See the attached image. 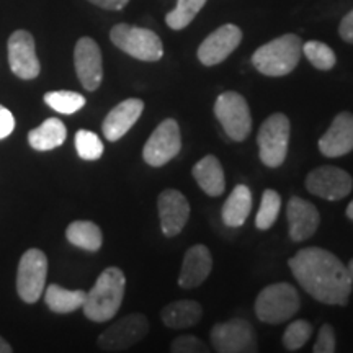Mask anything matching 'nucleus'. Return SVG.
<instances>
[{"instance_id":"1a4fd4ad","label":"nucleus","mask_w":353,"mask_h":353,"mask_svg":"<svg viewBox=\"0 0 353 353\" xmlns=\"http://www.w3.org/2000/svg\"><path fill=\"white\" fill-rule=\"evenodd\" d=\"M149 332V321L144 314L134 312L121 317L113 322L110 327L100 334L99 343L100 350L105 352H125L128 348L143 341Z\"/></svg>"},{"instance_id":"f03ea898","label":"nucleus","mask_w":353,"mask_h":353,"mask_svg":"<svg viewBox=\"0 0 353 353\" xmlns=\"http://www.w3.org/2000/svg\"><path fill=\"white\" fill-rule=\"evenodd\" d=\"M126 278L121 268L108 267L100 273L95 285L85 294L83 314L94 322H105L113 319L120 311L125 298Z\"/></svg>"},{"instance_id":"4be33fe9","label":"nucleus","mask_w":353,"mask_h":353,"mask_svg":"<svg viewBox=\"0 0 353 353\" xmlns=\"http://www.w3.org/2000/svg\"><path fill=\"white\" fill-rule=\"evenodd\" d=\"M203 316V309L196 301L192 299H180L162 309V321L167 327L180 330L188 329L198 324Z\"/></svg>"},{"instance_id":"72a5a7b5","label":"nucleus","mask_w":353,"mask_h":353,"mask_svg":"<svg viewBox=\"0 0 353 353\" xmlns=\"http://www.w3.org/2000/svg\"><path fill=\"white\" fill-rule=\"evenodd\" d=\"M314 353H334L335 352V332L330 324H324L319 329V335L312 348Z\"/></svg>"},{"instance_id":"9b49d317","label":"nucleus","mask_w":353,"mask_h":353,"mask_svg":"<svg viewBox=\"0 0 353 353\" xmlns=\"http://www.w3.org/2000/svg\"><path fill=\"white\" fill-rule=\"evenodd\" d=\"M211 343L219 353H255L257 337L254 327L244 319L219 322L211 329Z\"/></svg>"},{"instance_id":"7c9ffc66","label":"nucleus","mask_w":353,"mask_h":353,"mask_svg":"<svg viewBox=\"0 0 353 353\" xmlns=\"http://www.w3.org/2000/svg\"><path fill=\"white\" fill-rule=\"evenodd\" d=\"M76 149L79 157L83 159V161H99V159L103 156V143L95 132L88 130H81L76 132Z\"/></svg>"},{"instance_id":"ea45409f","label":"nucleus","mask_w":353,"mask_h":353,"mask_svg":"<svg viewBox=\"0 0 353 353\" xmlns=\"http://www.w3.org/2000/svg\"><path fill=\"white\" fill-rule=\"evenodd\" d=\"M348 273H350V278H352V281H353V259L350 260V263H348Z\"/></svg>"},{"instance_id":"2f4dec72","label":"nucleus","mask_w":353,"mask_h":353,"mask_svg":"<svg viewBox=\"0 0 353 353\" xmlns=\"http://www.w3.org/2000/svg\"><path fill=\"white\" fill-rule=\"evenodd\" d=\"M312 330L314 329H312L311 322L304 319L291 322L283 334V345L286 350L296 352L301 347L306 345L309 339H311Z\"/></svg>"},{"instance_id":"6e6552de","label":"nucleus","mask_w":353,"mask_h":353,"mask_svg":"<svg viewBox=\"0 0 353 353\" xmlns=\"http://www.w3.org/2000/svg\"><path fill=\"white\" fill-rule=\"evenodd\" d=\"M48 276V257L43 250L30 249L21 255L17 272V291L25 303L34 304L43 294Z\"/></svg>"},{"instance_id":"c9c22d12","label":"nucleus","mask_w":353,"mask_h":353,"mask_svg":"<svg viewBox=\"0 0 353 353\" xmlns=\"http://www.w3.org/2000/svg\"><path fill=\"white\" fill-rule=\"evenodd\" d=\"M339 33H341V38L343 41L353 44V10L343 17L341 26H339Z\"/></svg>"},{"instance_id":"58836bf2","label":"nucleus","mask_w":353,"mask_h":353,"mask_svg":"<svg viewBox=\"0 0 353 353\" xmlns=\"http://www.w3.org/2000/svg\"><path fill=\"white\" fill-rule=\"evenodd\" d=\"M345 213H347V216H348V218H350V219L353 221V200H352V203H350V205H348V206H347V211H345Z\"/></svg>"},{"instance_id":"f257e3e1","label":"nucleus","mask_w":353,"mask_h":353,"mask_svg":"<svg viewBox=\"0 0 353 353\" xmlns=\"http://www.w3.org/2000/svg\"><path fill=\"white\" fill-rule=\"evenodd\" d=\"M294 278L312 298L332 306H345L352 293L348 268L329 250L306 247L288 260Z\"/></svg>"},{"instance_id":"4468645a","label":"nucleus","mask_w":353,"mask_h":353,"mask_svg":"<svg viewBox=\"0 0 353 353\" xmlns=\"http://www.w3.org/2000/svg\"><path fill=\"white\" fill-rule=\"evenodd\" d=\"M74 65L82 87L88 92H95L103 81V61L95 39L88 37L79 39L74 50Z\"/></svg>"},{"instance_id":"f704fd0d","label":"nucleus","mask_w":353,"mask_h":353,"mask_svg":"<svg viewBox=\"0 0 353 353\" xmlns=\"http://www.w3.org/2000/svg\"><path fill=\"white\" fill-rule=\"evenodd\" d=\"M15 130V117L10 110L0 105V139H6Z\"/></svg>"},{"instance_id":"39448f33","label":"nucleus","mask_w":353,"mask_h":353,"mask_svg":"<svg viewBox=\"0 0 353 353\" xmlns=\"http://www.w3.org/2000/svg\"><path fill=\"white\" fill-rule=\"evenodd\" d=\"M110 39L118 50L134 59L145 61V63H156L164 56V46H162L161 38L152 30L120 23L112 28Z\"/></svg>"},{"instance_id":"412c9836","label":"nucleus","mask_w":353,"mask_h":353,"mask_svg":"<svg viewBox=\"0 0 353 353\" xmlns=\"http://www.w3.org/2000/svg\"><path fill=\"white\" fill-rule=\"evenodd\" d=\"M196 183L206 195L221 196L226 188V179H224V170L221 165L219 159L216 156H205L198 161L192 170Z\"/></svg>"},{"instance_id":"6ab92c4d","label":"nucleus","mask_w":353,"mask_h":353,"mask_svg":"<svg viewBox=\"0 0 353 353\" xmlns=\"http://www.w3.org/2000/svg\"><path fill=\"white\" fill-rule=\"evenodd\" d=\"M144 112V101L139 99H126L121 103H118L112 112L107 114V118L103 120L101 125V131L103 136L108 141L121 139L132 126L136 125V121L139 120V117Z\"/></svg>"},{"instance_id":"bb28decb","label":"nucleus","mask_w":353,"mask_h":353,"mask_svg":"<svg viewBox=\"0 0 353 353\" xmlns=\"http://www.w3.org/2000/svg\"><path fill=\"white\" fill-rule=\"evenodd\" d=\"M206 0H176V6L172 12L167 13L165 23L169 28L179 30L187 28V26L195 20V17L205 7Z\"/></svg>"},{"instance_id":"7ed1b4c3","label":"nucleus","mask_w":353,"mask_h":353,"mask_svg":"<svg viewBox=\"0 0 353 353\" xmlns=\"http://www.w3.org/2000/svg\"><path fill=\"white\" fill-rule=\"evenodd\" d=\"M303 54V41L296 34H283L260 46L252 54V64L260 74L281 77L293 72Z\"/></svg>"},{"instance_id":"f3484780","label":"nucleus","mask_w":353,"mask_h":353,"mask_svg":"<svg viewBox=\"0 0 353 353\" xmlns=\"http://www.w3.org/2000/svg\"><path fill=\"white\" fill-rule=\"evenodd\" d=\"M286 218H288L290 237L294 242L307 241L319 228V211L311 201L299 196H291L286 205Z\"/></svg>"},{"instance_id":"cd10ccee","label":"nucleus","mask_w":353,"mask_h":353,"mask_svg":"<svg viewBox=\"0 0 353 353\" xmlns=\"http://www.w3.org/2000/svg\"><path fill=\"white\" fill-rule=\"evenodd\" d=\"M44 103L57 113L72 114L83 108V105H85V97L77 94V92L54 90L44 94Z\"/></svg>"},{"instance_id":"b1692460","label":"nucleus","mask_w":353,"mask_h":353,"mask_svg":"<svg viewBox=\"0 0 353 353\" xmlns=\"http://www.w3.org/2000/svg\"><path fill=\"white\" fill-rule=\"evenodd\" d=\"M68 138V130L65 125L57 118H48L43 125L34 128L28 132V143L34 151H52L64 144Z\"/></svg>"},{"instance_id":"a211bd4d","label":"nucleus","mask_w":353,"mask_h":353,"mask_svg":"<svg viewBox=\"0 0 353 353\" xmlns=\"http://www.w3.org/2000/svg\"><path fill=\"white\" fill-rule=\"evenodd\" d=\"M319 151L325 157H341L353 151V114L339 113L319 139Z\"/></svg>"},{"instance_id":"393cba45","label":"nucleus","mask_w":353,"mask_h":353,"mask_svg":"<svg viewBox=\"0 0 353 353\" xmlns=\"http://www.w3.org/2000/svg\"><path fill=\"white\" fill-rule=\"evenodd\" d=\"M85 291L83 290H65L63 286L52 283L44 293V303L57 314H69L77 311L85 303Z\"/></svg>"},{"instance_id":"473e14b6","label":"nucleus","mask_w":353,"mask_h":353,"mask_svg":"<svg viewBox=\"0 0 353 353\" xmlns=\"http://www.w3.org/2000/svg\"><path fill=\"white\" fill-rule=\"evenodd\" d=\"M170 350L174 353H206L210 352V348L193 335H180L170 343Z\"/></svg>"},{"instance_id":"2eb2a0df","label":"nucleus","mask_w":353,"mask_h":353,"mask_svg":"<svg viewBox=\"0 0 353 353\" xmlns=\"http://www.w3.org/2000/svg\"><path fill=\"white\" fill-rule=\"evenodd\" d=\"M242 41V32L239 26L228 23L214 30L210 37L198 48V59L203 65H216L228 59L229 54L239 46Z\"/></svg>"},{"instance_id":"5701e85b","label":"nucleus","mask_w":353,"mask_h":353,"mask_svg":"<svg viewBox=\"0 0 353 353\" xmlns=\"http://www.w3.org/2000/svg\"><path fill=\"white\" fill-rule=\"evenodd\" d=\"M252 210V192L247 185H237L223 206V221L229 228H241Z\"/></svg>"},{"instance_id":"423d86ee","label":"nucleus","mask_w":353,"mask_h":353,"mask_svg":"<svg viewBox=\"0 0 353 353\" xmlns=\"http://www.w3.org/2000/svg\"><path fill=\"white\" fill-rule=\"evenodd\" d=\"M291 125L288 117L283 113H273L263 125L260 126L257 134L260 161L270 169H276L286 161L288 156Z\"/></svg>"},{"instance_id":"4c0bfd02","label":"nucleus","mask_w":353,"mask_h":353,"mask_svg":"<svg viewBox=\"0 0 353 353\" xmlns=\"http://www.w3.org/2000/svg\"><path fill=\"white\" fill-rule=\"evenodd\" d=\"M12 350H13V348H12L10 343H8L6 339L0 335V353H10Z\"/></svg>"},{"instance_id":"9d476101","label":"nucleus","mask_w":353,"mask_h":353,"mask_svg":"<svg viewBox=\"0 0 353 353\" xmlns=\"http://www.w3.org/2000/svg\"><path fill=\"white\" fill-rule=\"evenodd\" d=\"M180 149H182V134H180L179 123L169 118L162 121L149 136L143 149V159L151 167H164L172 159L179 156Z\"/></svg>"},{"instance_id":"f8f14e48","label":"nucleus","mask_w":353,"mask_h":353,"mask_svg":"<svg viewBox=\"0 0 353 353\" xmlns=\"http://www.w3.org/2000/svg\"><path fill=\"white\" fill-rule=\"evenodd\" d=\"M8 64L12 72L23 81H33L41 72L37 54V44L32 33L17 30L8 38Z\"/></svg>"},{"instance_id":"a878e982","label":"nucleus","mask_w":353,"mask_h":353,"mask_svg":"<svg viewBox=\"0 0 353 353\" xmlns=\"http://www.w3.org/2000/svg\"><path fill=\"white\" fill-rule=\"evenodd\" d=\"M65 237L72 245L87 252H97L103 244L101 229L92 221H74L65 229Z\"/></svg>"},{"instance_id":"c85d7f7f","label":"nucleus","mask_w":353,"mask_h":353,"mask_svg":"<svg viewBox=\"0 0 353 353\" xmlns=\"http://www.w3.org/2000/svg\"><path fill=\"white\" fill-rule=\"evenodd\" d=\"M281 208V196L278 195L275 190H265L262 195V203H260V208L255 218V226L260 231H267L270 229L280 214Z\"/></svg>"},{"instance_id":"e433bc0d","label":"nucleus","mask_w":353,"mask_h":353,"mask_svg":"<svg viewBox=\"0 0 353 353\" xmlns=\"http://www.w3.org/2000/svg\"><path fill=\"white\" fill-rule=\"evenodd\" d=\"M88 2L100 8H105V10H121L130 0H88Z\"/></svg>"},{"instance_id":"0eeeda50","label":"nucleus","mask_w":353,"mask_h":353,"mask_svg":"<svg viewBox=\"0 0 353 353\" xmlns=\"http://www.w3.org/2000/svg\"><path fill=\"white\" fill-rule=\"evenodd\" d=\"M214 114L234 141H244L252 131V114L247 100L237 92H224L214 103Z\"/></svg>"},{"instance_id":"c756f323","label":"nucleus","mask_w":353,"mask_h":353,"mask_svg":"<svg viewBox=\"0 0 353 353\" xmlns=\"http://www.w3.org/2000/svg\"><path fill=\"white\" fill-rule=\"evenodd\" d=\"M303 52L307 61L319 70H330L337 63L335 52L330 50L327 44L321 41H307L303 44Z\"/></svg>"},{"instance_id":"dca6fc26","label":"nucleus","mask_w":353,"mask_h":353,"mask_svg":"<svg viewBox=\"0 0 353 353\" xmlns=\"http://www.w3.org/2000/svg\"><path fill=\"white\" fill-rule=\"evenodd\" d=\"M157 208L164 236H179L190 218V203L187 198H185L179 190H164V192L159 195Z\"/></svg>"},{"instance_id":"aec40b11","label":"nucleus","mask_w":353,"mask_h":353,"mask_svg":"<svg viewBox=\"0 0 353 353\" xmlns=\"http://www.w3.org/2000/svg\"><path fill=\"white\" fill-rule=\"evenodd\" d=\"M213 270V257L206 245H193L183 257L182 270L179 275V285L183 290L200 286Z\"/></svg>"},{"instance_id":"20e7f679","label":"nucleus","mask_w":353,"mask_h":353,"mask_svg":"<svg viewBox=\"0 0 353 353\" xmlns=\"http://www.w3.org/2000/svg\"><path fill=\"white\" fill-rule=\"evenodd\" d=\"M301 307V299L290 283H273L265 286L255 299V314L267 324H283Z\"/></svg>"},{"instance_id":"ddd939ff","label":"nucleus","mask_w":353,"mask_h":353,"mask_svg":"<svg viewBox=\"0 0 353 353\" xmlns=\"http://www.w3.org/2000/svg\"><path fill=\"white\" fill-rule=\"evenodd\" d=\"M306 188L312 195L329 201L345 198L353 188L352 175L334 165L317 167L306 176Z\"/></svg>"}]
</instances>
